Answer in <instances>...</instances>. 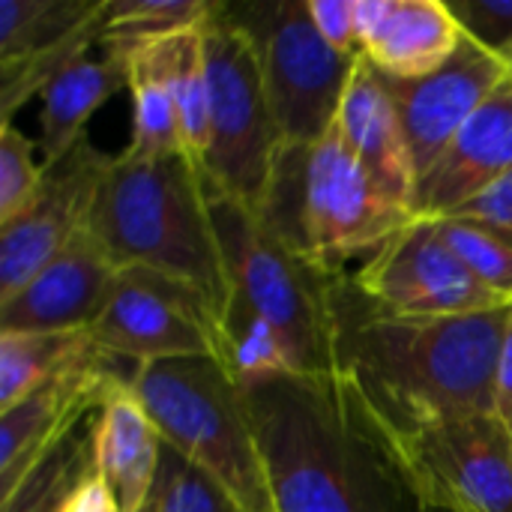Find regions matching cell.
Listing matches in <instances>:
<instances>
[{"label":"cell","mask_w":512,"mask_h":512,"mask_svg":"<svg viewBox=\"0 0 512 512\" xmlns=\"http://www.w3.org/2000/svg\"><path fill=\"white\" fill-rule=\"evenodd\" d=\"M243 390L276 512H426L363 393L339 372Z\"/></svg>","instance_id":"obj_1"},{"label":"cell","mask_w":512,"mask_h":512,"mask_svg":"<svg viewBox=\"0 0 512 512\" xmlns=\"http://www.w3.org/2000/svg\"><path fill=\"white\" fill-rule=\"evenodd\" d=\"M510 309L396 315L369 303L342 273L333 282L336 372L363 393L393 435L489 414Z\"/></svg>","instance_id":"obj_2"},{"label":"cell","mask_w":512,"mask_h":512,"mask_svg":"<svg viewBox=\"0 0 512 512\" xmlns=\"http://www.w3.org/2000/svg\"><path fill=\"white\" fill-rule=\"evenodd\" d=\"M87 228L120 273L150 270L183 282L210 300L222 324L231 282L204 174L186 153L114 156Z\"/></svg>","instance_id":"obj_3"},{"label":"cell","mask_w":512,"mask_h":512,"mask_svg":"<svg viewBox=\"0 0 512 512\" xmlns=\"http://www.w3.org/2000/svg\"><path fill=\"white\" fill-rule=\"evenodd\" d=\"M264 225L318 270L339 276L375 255L417 213L393 201L333 126L309 147H285L258 210Z\"/></svg>","instance_id":"obj_4"},{"label":"cell","mask_w":512,"mask_h":512,"mask_svg":"<svg viewBox=\"0 0 512 512\" xmlns=\"http://www.w3.org/2000/svg\"><path fill=\"white\" fill-rule=\"evenodd\" d=\"M129 387L162 441L216 480L243 512H276L240 384L219 357L138 366Z\"/></svg>","instance_id":"obj_5"},{"label":"cell","mask_w":512,"mask_h":512,"mask_svg":"<svg viewBox=\"0 0 512 512\" xmlns=\"http://www.w3.org/2000/svg\"><path fill=\"white\" fill-rule=\"evenodd\" d=\"M207 183V180H204ZM210 216L222 246L231 294L258 312L282 339L294 372H336V276L282 243L264 219L207 183ZM342 276V273H339Z\"/></svg>","instance_id":"obj_6"},{"label":"cell","mask_w":512,"mask_h":512,"mask_svg":"<svg viewBox=\"0 0 512 512\" xmlns=\"http://www.w3.org/2000/svg\"><path fill=\"white\" fill-rule=\"evenodd\" d=\"M201 36L207 63V156L201 174L258 213L285 150L258 45L225 0H216Z\"/></svg>","instance_id":"obj_7"},{"label":"cell","mask_w":512,"mask_h":512,"mask_svg":"<svg viewBox=\"0 0 512 512\" xmlns=\"http://www.w3.org/2000/svg\"><path fill=\"white\" fill-rule=\"evenodd\" d=\"M258 45L270 105L285 147L321 141L339 117L357 60L339 54L315 30L306 0L225 3Z\"/></svg>","instance_id":"obj_8"},{"label":"cell","mask_w":512,"mask_h":512,"mask_svg":"<svg viewBox=\"0 0 512 512\" xmlns=\"http://www.w3.org/2000/svg\"><path fill=\"white\" fill-rule=\"evenodd\" d=\"M387 435L426 512H512V432L501 414Z\"/></svg>","instance_id":"obj_9"},{"label":"cell","mask_w":512,"mask_h":512,"mask_svg":"<svg viewBox=\"0 0 512 512\" xmlns=\"http://www.w3.org/2000/svg\"><path fill=\"white\" fill-rule=\"evenodd\" d=\"M90 339L102 357L132 363V369L219 357V312L183 282L150 270H123Z\"/></svg>","instance_id":"obj_10"},{"label":"cell","mask_w":512,"mask_h":512,"mask_svg":"<svg viewBox=\"0 0 512 512\" xmlns=\"http://www.w3.org/2000/svg\"><path fill=\"white\" fill-rule=\"evenodd\" d=\"M357 291L396 315H471L512 306L471 276L435 219L417 216L351 276Z\"/></svg>","instance_id":"obj_11"},{"label":"cell","mask_w":512,"mask_h":512,"mask_svg":"<svg viewBox=\"0 0 512 512\" xmlns=\"http://www.w3.org/2000/svg\"><path fill=\"white\" fill-rule=\"evenodd\" d=\"M111 162L114 156L81 138L69 156L45 168L39 192L18 216L0 225V300L12 297L87 225L93 198Z\"/></svg>","instance_id":"obj_12"},{"label":"cell","mask_w":512,"mask_h":512,"mask_svg":"<svg viewBox=\"0 0 512 512\" xmlns=\"http://www.w3.org/2000/svg\"><path fill=\"white\" fill-rule=\"evenodd\" d=\"M114 360L96 354L0 411V507H6L33 474L60 453L90 408H99L111 384L129 381Z\"/></svg>","instance_id":"obj_13"},{"label":"cell","mask_w":512,"mask_h":512,"mask_svg":"<svg viewBox=\"0 0 512 512\" xmlns=\"http://www.w3.org/2000/svg\"><path fill=\"white\" fill-rule=\"evenodd\" d=\"M510 72L512 66L498 51L465 36L456 54L423 78L399 81L381 75L402 117L420 177Z\"/></svg>","instance_id":"obj_14"},{"label":"cell","mask_w":512,"mask_h":512,"mask_svg":"<svg viewBox=\"0 0 512 512\" xmlns=\"http://www.w3.org/2000/svg\"><path fill=\"white\" fill-rule=\"evenodd\" d=\"M120 270L84 225L72 243L0 300V333H84L105 312Z\"/></svg>","instance_id":"obj_15"},{"label":"cell","mask_w":512,"mask_h":512,"mask_svg":"<svg viewBox=\"0 0 512 512\" xmlns=\"http://www.w3.org/2000/svg\"><path fill=\"white\" fill-rule=\"evenodd\" d=\"M512 171V72L420 177L414 213L444 219Z\"/></svg>","instance_id":"obj_16"},{"label":"cell","mask_w":512,"mask_h":512,"mask_svg":"<svg viewBox=\"0 0 512 512\" xmlns=\"http://www.w3.org/2000/svg\"><path fill=\"white\" fill-rule=\"evenodd\" d=\"M336 129L348 150L360 159L369 177L399 204L414 210L420 171L396 111V102L381 78V72L360 57L348 90L342 96V108L336 117Z\"/></svg>","instance_id":"obj_17"},{"label":"cell","mask_w":512,"mask_h":512,"mask_svg":"<svg viewBox=\"0 0 512 512\" xmlns=\"http://www.w3.org/2000/svg\"><path fill=\"white\" fill-rule=\"evenodd\" d=\"M162 447L165 441L129 381L111 384L90 426V456L123 512H135L153 495Z\"/></svg>","instance_id":"obj_18"},{"label":"cell","mask_w":512,"mask_h":512,"mask_svg":"<svg viewBox=\"0 0 512 512\" xmlns=\"http://www.w3.org/2000/svg\"><path fill=\"white\" fill-rule=\"evenodd\" d=\"M465 33L447 0H390L387 15L363 42V57L384 78H423L441 69Z\"/></svg>","instance_id":"obj_19"},{"label":"cell","mask_w":512,"mask_h":512,"mask_svg":"<svg viewBox=\"0 0 512 512\" xmlns=\"http://www.w3.org/2000/svg\"><path fill=\"white\" fill-rule=\"evenodd\" d=\"M129 87L126 57L108 51L102 57H81L63 75H57L42 93L39 111V147L42 168L57 165L72 147L87 138L90 117L120 90Z\"/></svg>","instance_id":"obj_20"},{"label":"cell","mask_w":512,"mask_h":512,"mask_svg":"<svg viewBox=\"0 0 512 512\" xmlns=\"http://www.w3.org/2000/svg\"><path fill=\"white\" fill-rule=\"evenodd\" d=\"M108 51L126 57L129 93H132V138L126 153L165 156L186 153L180 138V120L165 69V33L162 36H102Z\"/></svg>","instance_id":"obj_21"},{"label":"cell","mask_w":512,"mask_h":512,"mask_svg":"<svg viewBox=\"0 0 512 512\" xmlns=\"http://www.w3.org/2000/svg\"><path fill=\"white\" fill-rule=\"evenodd\" d=\"M90 330L84 333H0V411L96 357Z\"/></svg>","instance_id":"obj_22"},{"label":"cell","mask_w":512,"mask_h":512,"mask_svg":"<svg viewBox=\"0 0 512 512\" xmlns=\"http://www.w3.org/2000/svg\"><path fill=\"white\" fill-rule=\"evenodd\" d=\"M102 30H105V9L96 18L84 21L78 30L66 33L63 39L48 42L24 57L3 60L0 63V126L12 123V114L27 99H33L36 93L42 96L57 75H63L81 57H87V48L93 42H102Z\"/></svg>","instance_id":"obj_23"},{"label":"cell","mask_w":512,"mask_h":512,"mask_svg":"<svg viewBox=\"0 0 512 512\" xmlns=\"http://www.w3.org/2000/svg\"><path fill=\"white\" fill-rule=\"evenodd\" d=\"M219 360L240 387L294 372L279 333L234 294L219 324Z\"/></svg>","instance_id":"obj_24"},{"label":"cell","mask_w":512,"mask_h":512,"mask_svg":"<svg viewBox=\"0 0 512 512\" xmlns=\"http://www.w3.org/2000/svg\"><path fill=\"white\" fill-rule=\"evenodd\" d=\"M201 27L165 33V69L180 120V138L186 156L198 168L207 156V63Z\"/></svg>","instance_id":"obj_25"},{"label":"cell","mask_w":512,"mask_h":512,"mask_svg":"<svg viewBox=\"0 0 512 512\" xmlns=\"http://www.w3.org/2000/svg\"><path fill=\"white\" fill-rule=\"evenodd\" d=\"M108 0H0V63L63 39Z\"/></svg>","instance_id":"obj_26"},{"label":"cell","mask_w":512,"mask_h":512,"mask_svg":"<svg viewBox=\"0 0 512 512\" xmlns=\"http://www.w3.org/2000/svg\"><path fill=\"white\" fill-rule=\"evenodd\" d=\"M435 222L447 246L471 270V276L512 303V234L456 216Z\"/></svg>","instance_id":"obj_27"},{"label":"cell","mask_w":512,"mask_h":512,"mask_svg":"<svg viewBox=\"0 0 512 512\" xmlns=\"http://www.w3.org/2000/svg\"><path fill=\"white\" fill-rule=\"evenodd\" d=\"M213 0H108L102 36H162L201 27Z\"/></svg>","instance_id":"obj_28"},{"label":"cell","mask_w":512,"mask_h":512,"mask_svg":"<svg viewBox=\"0 0 512 512\" xmlns=\"http://www.w3.org/2000/svg\"><path fill=\"white\" fill-rule=\"evenodd\" d=\"M153 495L159 501V512H243L216 480L168 444L162 447Z\"/></svg>","instance_id":"obj_29"},{"label":"cell","mask_w":512,"mask_h":512,"mask_svg":"<svg viewBox=\"0 0 512 512\" xmlns=\"http://www.w3.org/2000/svg\"><path fill=\"white\" fill-rule=\"evenodd\" d=\"M93 465L90 456V435L69 438L54 459H48L33 480L6 504L0 512H63L66 495L81 480V474Z\"/></svg>","instance_id":"obj_30"},{"label":"cell","mask_w":512,"mask_h":512,"mask_svg":"<svg viewBox=\"0 0 512 512\" xmlns=\"http://www.w3.org/2000/svg\"><path fill=\"white\" fill-rule=\"evenodd\" d=\"M33 150L36 144L15 123L0 126V225L18 216L42 186L45 168L33 159Z\"/></svg>","instance_id":"obj_31"},{"label":"cell","mask_w":512,"mask_h":512,"mask_svg":"<svg viewBox=\"0 0 512 512\" xmlns=\"http://www.w3.org/2000/svg\"><path fill=\"white\" fill-rule=\"evenodd\" d=\"M462 33L489 51H504L512 42V0H447Z\"/></svg>","instance_id":"obj_32"},{"label":"cell","mask_w":512,"mask_h":512,"mask_svg":"<svg viewBox=\"0 0 512 512\" xmlns=\"http://www.w3.org/2000/svg\"><path fill=\"white\" fill-rule=\"evenodd\" d=\"M309 18L315 30L324 36L330 48L348 57H360L357 21H354V0H306Z\"/></svg>","instance_id":"obj_33"},{"label":"cell","mask_w":512,"mask_h":512,"mask_svg":"<svg viewBox=\"0 0 512 512\" xmlns=\"http://www.w3.org/2000/svg\"><path fill=\"white\" fill-rule=\"evenodd\" d=\"M450 216L471 219V222H480V225H492V228H498L504 234H512V171L504 174L501 180H495L489 189H483L468 204H462L459 210H453Z\"/></svg>","instance_id":"obj_34"},{"label":"cell","mask_w":512,"mask_h":512,"mask_svg":"<svg viewBox=\"0 0 512 512\" xmlns=\"http://www.w3.org/2000/svg\"><path fill=\"white\" fill-rule=\"evenodd\" d=\"M63 512H123L111 486L93 471V465L81 474V480L72 486V492L66 495Z\"/></svg>","instance_id":"obj_35"},{"label":"cell","mask_w":512,"mask_h":512,"mask_svg":"<svg viewBox=\"0 0 512 512\" xmlns=\"http://www.w3.org/2000/svg\"><path fill=\"white\" fill-rule=\"evenodd\" d=\"M495 411L507 423H512V309L507 333L501 342V354H498V369H495Z\"/></svg>","instance_id":"obj_36"},{"label":"cell","mask_w":512,"mask_h":512,"mask_svg":"<svg viewBox=\"0 0 512 512\" xmlns=\"http://www.w3.org/2000/svg\"><path fill=\"white\" fill-rule=\"evenodd\" d=\"M135 512H159V501H156V495H150V498H147V501H144V504H141Z\"/></svg>","instance_id":"obj_37"},{"label":"cell","mask_w":512,"mask_h":512,"mask_svg":"<svg viewBox=\"0 0 512 512\" xmlns=\"http://www.w3.org/2000/svg\"><path fill=\"white\" fill-rule=\"evenodd\" d=\"M504 60H507V63H510V66H512V42H510V48L504 51Z\"/></svg>","instance_id":"obj_38"},{"label":"cell","mask_w":512,"mask_h":512,"mask_svg":"<svg viewBox=\"0 0 512 512\" xmlns=\"http://www.w3.org/2000/svg\"><path fill=\"white\" fill-rule=\"evenodd\" d=\"M429 512H444V510H429Z\"/></svg>","instance_id":"obj_39"},{"label":"cell","mask_w":512,"mask_h":512,"mask_svg":"<svg viewBox=\"0 0 512 512\" xmlns=\"http://www.w3.org/2000/svg\"><path fill=\"white\" fill-rule=\"evenodd\" d=\"M510 432H512V423H510Z\"/></svg>","instance_id":"obj_40"}]
</instances>
